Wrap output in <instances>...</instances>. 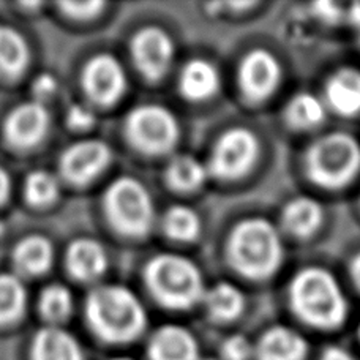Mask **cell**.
<instances>
[{
	"mask_svg": "<svg viewBox=\"0 0 360 360\" xmlns=\"http://www.w3.org/2000/svg\"><path fill=\"white\" fill-rule=\"evenodd\" d=\"M259 141L245 127H234L224 131L212 149L209 174L221 180L240 179L253 169L259 158Z\"/></svg>",
	"mask_w": 360,
	"mask_h": 360,
	"instance_id": "cell-7",
	"label": "cell"
},
{
	"mask_svg": "<svg viewBox=\"0 0 360 360\" xmlns=\"http://www.w3.org/2000/svg\"><path fill=\"white\" fill-rule=\"evenodd\" d=\"M34 360H84L76 338L59 327H44L32 346Z\"/></svg>",
	"mask_w": 360,
	"mask_h": 360,
	"instance_id": "cell-20",
	"label": "cell"
},
{
	"mask_svg": "<svg viewBox=\"0 0 360 360\" xmlns=\"http://www.w3.org/2000/svg\"><path fill=\"white\" fill-rule=\"evenodd\" d=\"M105 207L115 229L131 237L146 236L155 218L149 193L131 177L111 184L105 195Z\"/></svg>",
	"mask_w": 360,
	"mask_h": 360,
	"instance_id": "cell-6",
	"label": "cell"
},
{
	"mask_svg": "<svg viewBox=\"0 0 360 360\" xmlns=\"http://www.w3.org/2000/svg\"><path fill=\"white\" fill-rule=\"evenodd\" d=\"M131 54L147 79L158 81L168 73L174 57V43L160 27H146L133 37Z\"/></svg>",
	"mask_w": 360,
	"mask_h": 360,
	"instance_id": "cell-10",
	"label": "cell"
},
{
	"mask_svg": "<svg viewBox=\"0 0 360 360\" xmlns=\"http://www.w3.org/2000/svg\"><path fill=\"white\" fill-rule=\"evenodd\" d=\"M226 258L237 274L250 280H267L278 272L285 248L280 233L266 218H245L231 231Z\"/></svg>",
	"mask_w": 360,
	"mask_h": 360,
	"instance_id": "cell-1",
	"label": "cell"
},
{
	"mask_svg": "<svg viewBox=\"0 0 360 360\" xmlns=\"http://www.w3.org/2000/svg\"><path fill=\"white\" fill-rule=\"evenodd\" d=\"M29 46L21 34L0 24V75L18 76L29 65Z\"/></svg>",
	"mask_w": 360,
	"mask_h": 360,
	"instance_id": "cell-22",
	"label": "cell"
},
{
	"mask_svg": "<svg viewBox=\"0 0 360 360\" xmlns=\"http://www.w3.org/2000/svg\"><path fill=\"white\" fill-rule=\"evenodd\" d=\"M324 220L321 204L310 196H297L289 201L281 212L283 226L295 237H310Z\"/></svg>",
	"mask_w": 360,
	"mask_h": 360,
	"instance_id": "cell-19",
	"label": "cell"
},
{
	"mask_svg": "<svg viewBox=\"0 0 360 360\" xmlns=\"http://www.w3.org/2000/svg\"><path fill=\"white\" fill-rule=\"evenodd\" d=\"M314 10H316V15H319L326 21H335V19L342 15V10L340 6L332 4V2H321L314 5Z\"/></svg>",
	"mask_w": 360,
	"mask_h": 360,
	"instance_id": "cell-34",
	"label": "cell"
},
{
	"mask_svg": "<svg viewBox=\"0 0 360 360\" xmlns=\"http://www.w3.org/2000/svg\"><path fill=\"white\" fill-rule=\"evenodd\" d=\"M307 354V340L285 326L269 329L256 346L258 360H305Z\"/></svg>",
	"mask_w": 360,
	"mask_h": 360,
	"instance_id": "cell-15",
	"label": "cell"
},
{
	"mask_svg": "<svg viewBox=\"0 0 360 360\" xmlns=\"http://www.w3.org/2000/svg\"><path fill=\"white\" fill-rule=\"evenodd\" d=\"M125 131L130 143L146 153L169 152L177 144L179 124L163 106L143 105L128 114Z\"/></svg>",
	"mask_w": 360,
	"mask_h": 360,
	"instance_id": "cell-8",
	"label": "cell"
},
{
	"mask_svg": "<svg viewBox=\"0 0 360 360\" xmlns=\"http://www.w3.org/2000/svg\"><path fill=\"white\" fill-rule=\"evenodd\" d=\"M252 346L242 335H233L226 338L221 346V354L224 360H248L252 356Z\"/></svg>",
	"mask_w": 360,
	"mask_h": 360,
	"instance_id": "cell-30",
	"label": "cell"
},
{
	"mask_svg": "<svg viewBox=\"0 0 360 360\" xmlns=\"http://www.w3.org/2000/svg\"><path fill=\"white\" fill-rule=\"evenodd\" d=\"M73 308V297L65 286L51 285L43 289L40 297V310L53 323L67 319Z\"/></svg>",
	"mask_w": 360,
	"mask_h": 360,
	"instance_id": "cell-28",
	"label": "cell"
},
{
	"mask_svg": "<svg viewBox=\"0 0 360 360\" xmlns=\"http://www.w3.org/2000/svg\"><path fill=\"white\" fill-rule=\"evenodd\" d=\"M149 354L150 360H198V345L184 327L165 326L153 333Z\"/></svg>",
	"mask_w": 360,
	"mask_h": 360,
	"instance_id": "cell-16",
	"label": "cell"
},
{
	"mask_svg": "<svg viewBox=\"0 0 360 360\" xmlns=\"http://www.w3.org/2000/svg\"><path fill=\"white\" fill-rule=\"evenodd\" d=\"M163 228L171 239L190 242L196 239L201 231V221L195 210L185 207V205H174L165 214Z\"/></svg>",
	"mask_w": 360,
	"mask_h": 360,
	"instance_id": "cell-26",
	"label": "cell"
},
{
	"mask_svg": "<svg viewBox=\"0 0 360 360\" xmlns=\"http://www.w3.org/2000/svg\"><path fill=\"white\" fill-rule=\"evenodd\" d=\"M209 177L207 165L191 155H177L166 169V180L177 191H195L201 188Z\"/></svg>",
	"mask_w": 360,
	"mask_h": 360,
	"instance_id": "cell-23",
	"label": "cell"
},
{
	"mask_svg": "<svg viewBox=\"0 0 360 360\" xmlns=\"http://www.w3.org/2000/svg\"><path fill=\"white\" fill-rule=\"evenodd\" d=\"M146 283L155 299L172 310H186L202 300L201 270L179 255L155 256L146 267Z\"/></svg>",
	"mask_w": 360,
	"mask_h": 360,
	"instance_id": "cell-5",
	"label": "cell"
},
{
	"mask_svg": "<svg viewBox=\"0 0 360 360\" xmlns=\"http://www.w3.org/2000/svg\"><path fill=\"white\" fill-rule=\"evenodd\" d=\"M105 4L103 2H63L60 4V8L67 13V15L73 18L86 19L90 16H95Z\"/></svg>",
	"mask_w": 360,
	"mask_h": 360,
	"instance_id": "cell-31",
	"label": "cell"
},
{
	"mask_svg": "<svg viewBox=\"0 0 360 360\" xmlns=\"http://www.w3.org/2000/svg\"><path fill=\"white\" fill-rule=\"evenodd\" d=\"M289 304L304 323L323 330L337 329L348 316L342 286L323 267H305L295 274L289 285Z\"/></svg>",
	"mask_w": 360,
	"mask_h": 360,
	"instance_id": "cell-2",
	"label": "cell"
},
{
	"mask_svg": "<svg viewBox=\"0 0 360 360\" xmlns=\"http://www.w3.org/2000/svg\"><path fill=\"white\" fill-rule=\"evenodd\" d=\"M204 305L212 319L229 323L237 319L245 308V295L237 286L228 281L217 283L204 292Z\"/></svg>",
	"mask_w": 360,
	"mask_h": 360,
	"instance_id": "cell-21",
	"label": "cell"
},
{
	"mask_svg": "<svg viewBox=\"0 0 360 360\" xmlns=\"http://www.w3.org/2000/svg\"><path fill=\"white\" fill-rule=\"evenodd\" d=\"M286 124L295 130H310L323 124L326 108L318 96L302 92L289 100L285 111Z\"/></svg>",
	"mask_w": 360,
	"mask_h": 360,
	"instance_id": "cell-25",
	"label": "cell"
},
{
	"mask_svg": "<svg viewBox=\"0 0 360 360\" xmlns=\"http://www.w3.org/2000/svg\"><path fill=\"white\" fill-rule=\"evenodd\" d=\"M53 245L41 236H32L18 243L15 262L24 274L38 275L46 272L53 262Z\"/></svg>",
	"mask_w": 360,
	"mask_h": 360,
	"instance_id": "cell-24",
	"label": "cell"
},
{
	"mask_svg": "<svg viewBox=\"0 0 360 360\" xmlns=\"http://www.w3.org/2000/svg\"><path fill=\"white\" fill-rule=\"evenodd\" d=\"M67 266L70 274L78 280L90 281L98 278L108 267L105 248L92 239H78L68 248Z\"/></svg>",
	"mask_w": 360,
	"mask_h": 360,
	"instance_id": "cell-18",
	"label": "cell"
},
{
	"mask_svg": "<svg viewBox=\"0 0 360 360\" xmlns=\"http://www.w3.org/2000/svg\"><path fill=\"white\" fill-rule=\"evenodd\" d=\"M283 78L276 57L267 49H253L243 56L237 72V84L247 103H262L272 96Z\"/></svg>",
	"mask_w": 360,
	"mask_h": 360,
	"instance_id": "cell-9",
	"label": "cell"
},
{
	"mask_svg": "<svg viewBox=\"0 0 360 360\" xmlns=\"http://www.w3.org/2000/svg\"><path fill=\"white\" fill-rule=\"evenodd\" d=\"M86 313L96 335L112 343L130 342L146 326V311L136 295L117 285L95 288L87 297Z\"/></svg>",
	"mask_w": 360,
	"mask_h": 360,
	"instance_id": "cell-3",
	"label": "cell"
},
{
	"mask_svg": "<svg viewBox=\"0 0 360 360\" xmlns=\"http://www.w3.org/2000/svg\"><path fill=\"white\" fill-rule=\"evenodd\" d=\"M359 335H360V326H359Z\"/></svg>",
	"mask_w": 360,
	"mask_h": 360,
	"instance_id": "cell-39",
	"label": "cell"
},
{
	"mask_svg": "<svg viewBox=\"0 0 360 360\" xmlns=\"http://www.w3.org/2000/svg\"><path fill=\"white\" fill-rule=\"evenodd\" d=\"M59 195V185L53 174L46 171H35L25 180V198L35 205L48 204Z\"/></svg>",
	"mask_w": 360,
	"mask_h": 360,
	"instance_id": "cell-29",
	"label": "cell"
},
{
	"mask_svg": "<svg viewBox=\"0 0 360 360\" xmlns=\"http://www.w3.org/2000/svg\"><path fill=\"white\" fill-rule=\"evenodd\" d=\"M326 100L333 111L345 117L360 112V70H337L326 82Z\"/></svg>",
	"mask_w": 360,
	"mask_h": 360,
	"instance_id": "cell-14",
	"label": "cell"
},
{
	"mask_svg": "<svg viewBox=\"0 0 360 360\" xmlns=\"http://www.w3.org/2000/svg\"><path fill=\"white\" fill-rule=\"evenodd\" d=\"M56 87L57 82L51 75H41L34 84V90L38 96H49L56 92Z\"/></svg>",
	"mask_w": 360,
	"mask_h": 360,
	"instance_id": "cell-33",
	"label": "cell"
},
{
	"mask_svg": "<svg viewBox=\"0 0 360 360\" xmlns=\"http://www.w3.org/2000/svg\"><path fill=\"white\" fill-rule=\"evenodd\" d=\"M49 114L41 103L30 101L19 105L5 122L6 139L13 146L27 149L40 143L48 131Z\"/></svg>",
	"mask_w": 360,
	"mask_h": 360,
	"instance_id": "cell-13",
	"label": "cell"
},
{
	"mask_svg": "<svg viewBox=\"0 0 360 360\" xmlns=\"http://www.w3.org/2000/svg\"><path fill=\"white\" fill-rule=\"evenodd\" d=\"M111 149L101 141H82L70 147L60 158V169L73 184H87L106 168Z\"/></svg>",
	"mask_w": 360,
	"mask_h": 360,
	"instance_id": "cell-12",
	"label": "cell"
},
{
	"mask_svg": "<svg viewBox=\"0 0 360 360\" xmlns=\"http://www.w3.org/2000/svg\"><path fill=\"white\" fill-rule=\"evenodd\" d=\"M10 193V177L4 168H0V204H2Z\"/></svg>",
	"mask_w": 360,
	"mask_h": 360,
	"instance_id": "cell-36",
	"label": "cell"
},
{
	"mask_svg": "<svg viewBox=\"0 0 360 360\" xmlns=\"http://www.w3.org/2000/svg\"><path fill=\"white\" fill-rule=\"evenodd\" d=\"M305 169L308 179L323 188H343L360 172L359 141L343 131L324 134L307 150Z\"/></svg>",
	"mask_w": 360,
	"mask_h": 360,
	"instance_id": "cell-4",
	"label": "cell"
},
{
	"mask_svg": "<svg viewBox=\"0 0 360 360\" xmlns=\"http://www.w3.org/2000/svg\"><path fill=\"white\" fill-rule=\"evenodd\" d=\"M321 360H354L352 359L348 352L340 349V348H329L327 351H324L323 357Z\"/></svg>",
	"mask_w": 360,
	"mask_h": 360,
	"instance_id": "cell-35",
	"label": "cell"
},
{
	"mask_svg": "<svg viewBox=\"0 0 360 360\" xmlns=\"http://www.w3.org/2000/svg\"><path fill=\"white\" fill-rule=\"evenodd\" d=\"M349 272H351V278H352V281H354V285L360 289V253L352 258L351 264H349Z\"/></svg>",
	"mask_w": 360,
	"mask_h": 360,
	"instance_id": "cell-37",
	"label": "cell"
},
{
	"mask_svg": "<svg viewBox=\"0 0 360 360\" xmlns=\"http://www.w3.org/2000/svg\"><path fill=\"white\" fill-rule=\"evenodd\" d=\"M68 125L75 128V130H86V128H90L95 122V115L89 111L87 108L76 105L68 111L67 115Z\"/></svg>",
	"mask_w": 360,
	"mask_h": 360,
	"instance_id": "cell-32",
	"label": "cell"
},
{
	"mask_svg": "<svg viewBox=\"0 0 360 360\" xmlns=\"http://www.w3.org/2000/svg\"><path fill=\"white\" fill-rule=\"evenodd\" d=\"M87 95L100 105H111L125 90V73L120 63L109 54L95 56L82 75Z\"/></svg>",
	"mask_w": 360,
	"mask_h": 360,
	"instance_id": "cell-11",
	"label": "cell"
},
{
	"mask_svg": "<svg viewBox=\"0 0 360 360\" xmlns=\"http://www.w3.org/2000/svg\"><path fill=\"white\" fill-rule=\"evenodd\" d=\"M25 288L16 276L0 275V323L16 319L25 307Z\"/></svg>",
	"mask_w": 360,
	"mask_h": 360,
	"instance_id": "cell-27",
	"label": "cell"
},
{
	"mask_svg": "<svg viewBox=\"0 0 360 360\" xmlns=\"http://www.w3.org/2000/svg\"><path fill=\"white\" fill-rule=\"evenodd\" d=\"M114 360H130V359H114Z\"/></svg>",
	"mask_w": 360,
	"mask_h": 360,
	"instance_id": "cell-38",
	"label": "cell"
},
{
	"mask_svg": "<svg viewBox=\"0 0 360 360\" xmlns=\"http://www.w3.org/2000/svg\"><path fill=\"white\" fill-rule=\"evenodd\" d=\"M220 73L214 63L202 59L190 60L179 76V89L185 98L204 101L220 90Z\"/></svg>",
	"mask_w": 360,
	"mask_h": 360,
	"instance_id": "cell-17",
	"label": "cell"
},
{
	"mask_svg": "<svg viewBox=\"0 0 360 360\" xmlns=\"http://www.w3.org/2000/svg\"><path fill=\"white\" fill-rule=\"evenodd\" d=\"M359 34H360V30H359Z\"/></svg>",
	"mask_w": 360,
	"mask_h": 360,
	"instance_id": "cell-40",
	"label": "cell"
}]
</instances>
